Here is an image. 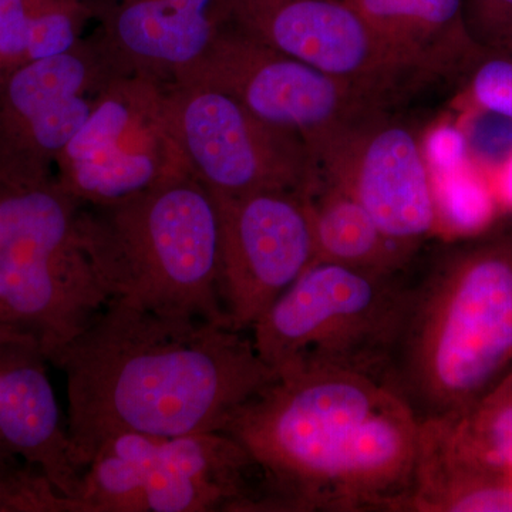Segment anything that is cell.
<instances>
[{
  "instance_id": "24",
  "label": "cell",
  "mask_w": 512,
  "mask_h": 512,
  "mask_svg": "<svg viewBox=\"0 0 512 512\" xmlns=\"http://www.w3.org/2000/svg\"><path fill=\"white\" fill-rule=\"evenodd\" d=\"M463 16L481 50L512 53V0H463Z\"/></svg>"
},
{
  "instance_id": "7",
  "label": "cell",
  "mask_w": 512,
  "mask_h": 512,
  "mask_svg": "<svg viewBox=\"0 0 512 512\" xmlns=\"http://www.w3.org/2000/svg\"><path fill=\"white\" fill-rule=\"evenodd\" d=\"M254 461L222 431L111 437L84 470L83 512H254Z\"/></svg>"
},
{
  "instance_id": "3",
  "label": "cell",
  "mask_w": 512,
  "mask_h": 512,
  "mask_svg": "<svg viewBox=\"0 0 512 512\" xmlns=\"http://www.w3.org/2000/svg\"><path fill=\"white\" fill-rule=\"evenodd\" d=\"M511 370V237L450 249L409 279L382 383L419 423L467 412Z\"/></svg>"
},
{
  "instance_id": "6",
  "label": "cell",
  "mask_w": 512,
  "mask_h": 512,
  "mask_svg": "<svg viewBox=\"0 0 512 512\" xmlns=\"http://www.w3.org/2000/svg\"><path fill=\"white\" fill-rule=\"evenodd\" d=\"M404 272L313 262L251 329L256 352L278 375L342 370L382 383L406 309Z\"/></svg>"
},
{
  "instance_id": "20",
  "label": "cell",
  "mask_w": 512,
  "mask_h": 512,
  "mask_svg": "<svg viewBox=\"0 0 512 512\" xmlns=\"http://www.w3.org/2000/svg\"><path fill=\"white\" fill-rule=\"evenodd\" d=\"M0 512H82L49 478L22 457L0 447Z\"/></svg>"
},
{
  "instance_id": "11",
  "label": "cell",
  "mask_w": 512,
  "mask_h": 512,
  "mask_svg": "<svg viewBox=\"0 0 512 512\" xmlns=\"http://www.w3.org/2000/svg\"><path fill=\"white\" fill-rule=\"evenodd\" d=\"M168 101L191 175L212 195L288 191L309 197L318 187V164L306 141L259 119L229 94L170 84Z\"/></svg>"
},
{
  "instance_id": "12",
  "label": "cell",
  "mask_w": 512,
  "mask_h": 512,
  "mask_svg": "<svg viewBox=\"0 0 512 512\" xmlns=\"http://www.w3.org/2000/svg\"><path fill=\"white\" fill-rule=\"evenodd\" d=\"M117 72L89 36L63 55L10 73L0 84V188L55 180L57 158Z\"/></svg>"
},
{
  "instance_id": "19",
  "label": "cell",
  "mask_w": 512,
  "mask_h": 512,
  "mask_svg": "<svg viewBox=\"0 0 512 512\" xmlns=\"http://www.w3.org/2000/svg\"><path fill=\"white\" fill-rule=\"evenodd\" d=\"M439 232L474 238L490 228L497 215L490 177L473 161L447 173L430 174Z\"/></svg>"
},
{
  "instance_id": "10",
  "label": "cell",
  "mask_w": 512,
  "mask_h": 512,
  "mask_svg": "<svg viewBox=\"0 0 512 512\" xmlns=\"http://www.w3.org/2000/svg\"><path fill=\"white\" fill-rule=\"evenodd\" d=\"M234 20L285 55L402 111L444 86L377 33L345 0H234Z\"/></svg>"
},
{
  "instance_id": "26",
  "label": "cell",
  "mask_w": 512,
  "mask_h": 512,
  "mask_svg": "<svg viewBox=\"0 0 512 512\" xmlns=\"http://www.w3.org/2000/svg\"><path fill=\"white\" fill-rule=\"evenodd\" d=\"M488 177L500 210L512 211V153Z\"/></svg>"
},
{
  "instance_id": "2",
  "label": "cell",
  "mask_w": 512,
  "mask_h": 512,
  "mask_svg": "<svg viewBox=\"0 0 512 512\" xmlns=\"http://www.w3.org/2000/svg\"><path fill=\"white\" fill-rule=\"evenodd\" d=\"M220 431L254 461L255 512L412 511L420 423L375 379L278 375Z\"/></svg>"
},
{
  "instance_id": "5",
  "label": "cell",
  "mask_w": 512,
  "mask_h": 512,
  "mask_svg": "<svg viewBox=\"0 0 512 512\" xmlns=\"http://www.w3.org/2000/svg\"><path fill=\"white\" fill-rule=\"evenodd\" d=\"M82 207L56 180L0 188V338L52 365L113 299L84 248Z\"/></svg>"
},
{
  "instance_id": "4",
  "label": "cell",
  "mask_w": 512,
  "mask_h": 512,
  "mask_svg": "<svg viewBox=\"0 0 512 512\" xmlns=\"http://www.w3.org/2000/svg\"><path fill=\"white\" fill-rule=\"evenodd\" d=\"M80 231L111 298L228 326L218 289L220 218L197 178L113 204L83 205Z\"/></svg>"
},
{
  "instance_id": "1",
  "label": "cell",
  "mask_w": 512,
  "mask_h": 512,
  "mask_svg": "<svg viewBox=\"0 0 512 512\" xmlns=\"http://www.w3.org/2000/svg\"><path fill=\"white\" fill-rule=\"evenodd\" d=\"M53 365L66 376L67 433L83 471L119 434L220 431L278 377L251 332L121 299H111Z\"/></svg>"
},
{
  "instance_id": "14",
  "label": "cell",
  "mask_w": 512,
  "mask_h": 512,
  "mask_svg": "<svg viewBox=\"0 0 512 512\" xmlns=\"http://www.w3.org/2000/svg\"><path fill=\"white\" fill-rule=\"evenodd\" d=\"M320 181L355 198L387 237L420 248L439 232L429 168L402 113L377 114L316 156Z\"/></svg>"
},
{
  "instance_id": "9",
  "label": "cell",
  "mask_w": 512,
  "mask_h": 512,
  "mask_svg": "<svg viewBox=\"0 0 512 512\" xmlns=\"http://www.w3.org/2000/svg\"><path fill=\"white\" fill-rule=\"evenodd\" d=\"M181 83L229 94L259 119L301 136L315 158L353 127L392 111L365 90L266 45L235 20L175 84Z\"/></svg>"
},
{
  "instance_id": "8",
  "label": "cell",
  "mask_w": 512,
  "mask_h": 512,
  "mask_svg": "<svg viewBox=\"0 0 512 512\" xmlns=\"http://www.w3.org/2000/svg\"><path fill=\"white\" fill-rule=\"evenodd\" d=\"M168 87L141 74H114L57 158L56 183L83 205H107L191 175Z\"/></svg>"
},
{
  "instance_id": "23",
  "label": "cell",
  "mask_w": 512,
  "mask_h": 512,
  "mask_svg": "<svg viewBox=\"0 0 512 512\" xmlns=\"http://www.w3.org/2000/svg\"><path fill=\"white\" fill-rule=\"evenodd\" d=\"M42 0H0V84L29 63V46Z\"/></svg>"
},
{
  "instance_id": "13",
  "label": "cell",
  "mask_w": 512,
  "mask_h": 512,
  "mask_svg": "<svg viewBox=\"0 0 512 512\" xmlns=\"http://www.w3.org/2000/svg\"><path fill=\"white\" fill-rule=\"evenodd\" d=\"M220 218L218 289L229 328L251 332L315 259L308 195H212Z\"/></svg>"
},
{
  "instance_id": "15",
  "label": "cell",
  "mask_w": 512,
  "mask_h": 512,
  "mask_svg": "<svg viewBox=\"0 0 512 512\" xmlns=\"http://www.w3.org/2000/svg\"><path fill=\"white\" fill-rule=\"evenodd\" d=\"M92 33L121 73L175 84L234 23V0H84Z\"/></svg>"
},
{
  "instance_id": "25",
  "label": "cell",
  "mask_w": 512,
  "mask_h": 512,
  "mask_svg": "<svg viewBox=\"0 0 512 512\" xmlns=\"http://www.w3.org/2000/svg\"><path fill=\"white\" fill-rule=\"evenodd\" d=\"M420 141L430 174L447 173L471 163L466 134L458 120L439 121L420 137Z\"/></svg>"
},
{
  "instance_id": "27",
  "label": "cell",
  "mask_w": 512,
  "mask_h": 512,
  "mask_svg": "<svg viewBox=\"0 0 512 512\" xmlns=\"http://www.w3.org/2000/svg\"><path fill=\"white\" fill-rule=\"evenodd\" d=\"M494 394H498V396L507 397V399H512V370L508 373L507 376L504 377L503 382L498 384L497 387L493 390Z\"/></svg>"
},
{
  "instance_id": "18",
  "label": "cell",
  "mask_w": 512,
  "mask_h": 512,
  "mask_svg": "<svg viewBox=\"0 0 512 512\" xmlns=\"http://www.w3.org/2000/svg\"><path fill=\"white\" fill-rule=\"evenodd\" d=\"M308 198L315 239L313 262L345 265L376 274H400L410 268L419 249L383 234L355 198L322 181Z\"/></svg>"
},
{
  "instance_id": "17",
  "label": "cell",
  "mask_w": 512,
  "mask_h": 512,
  "mask_svg": "<svg viewBox=\"0 0 512 512\" xmlns=\"http://www.w3.org/2000/svg\"><path fill=\"white\" fill-rule=\"evenodd\" d=\"M414 62L443 82L466 77L481 49L468 35L463 0H345Z\"/></svg>"
},
{
  "instance_id": "22",
  "label": "cell",
  "mask_w": 512,
  "mask_h": 512,
  "mask_svg": "<svg viewBox=\"0 0 512 512\" xmlns=\"http://www.w3.org/2000/svg\"><path fill=\"white\" fill-rule=\"evenodd\" d=\"M471 161L491 174L512 153V120L491 111L463 107L458 120Z\"/></svg>"
},
{
  "instance_id": "21",
  "label": "cell",
  "mask_w": 512,
  "mask_h": 512,
  "mask_svg": "<svg viewBox=\"0 0 512 512\" xmlns=\"http://www.w3.org/2000/svg\"><path fill=\"white\" fill-rule=\"evenodd\" d=\"M463 107H474L512 120V53L483 50L467 74Z\"/></svg>"
},
{
  "instance_id": "16",
  "label": "cell",
  "mask_w": 512,
  "mask_h": 512,
  "mask_svg": "<svg viewBox=\"0 0 512 512\" xmlns=\"http://www.w3.org/2000/svg\"><path fill=\"white\" fill-rule=\"evenodd\" d=\"M47 363L33 343L0 338V447L39 468L60 494L80 505L84 471L74 461Z\"/></svg>"
}]
</instances>
